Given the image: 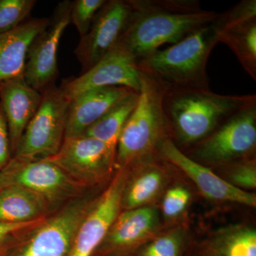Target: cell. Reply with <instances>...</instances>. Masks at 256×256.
Returning <instances> with one entry per match:
<instances>
[{"instance_id": "1", "label": "cell", "mask_w": 256, "mask_h": 256, "mask_svg": "<svg viewBox=\"0 0 256 256\" xmlns=\"http://www.w3.org/2000/svg\"><path fill=\"white\" fill-rule=\"evenodd\" d=\"M132 12L117 46L139 60L166 44H176L220 13L198 0H130Z\"/></svg>"}, {"instance_id": "2", "label": "cell", "mask_w": 256, "mask_h": 256, "mask_svg": "<svg viewBox=\"0 0 256 256\" xmlns=\"http://www.w3.org/2000/svg\"><path fill=\"white\" fill-rule=\"evenodd\" d=\"M226 12L164 50H158L137 62L140 72L164 92L210 88L206 64L220 43L226 23Z\"/></svg>"}, {"instance_id": "3", "label": "cell", "mask_w": 256, "mask_h": 256, "mask_svg": "<svg viewBox=\"0 0 256 256\" xmlns=\"http://www.w3.org/2000/svg\"><path fill=\"white\" fill-rule=\"evenodd\" d=\"M256 95H220L210 88L164 92L163 107L171 140L178 148L196 144L212 134Z\"/></svg>"}, {"instance_id": "4", "label": "cell", "mask_w": 256, "mask_h": 256, "mask_svg": "<svg viewBox=\"0 0 256 256\" xmlns=\"http://www.w3.org/2000/svg\"><path fill=\"white\" fill-rule=\"evenodd\" d=\"M164 94L142 74L137 106L124 124L116 148V162L122 168L156 152L160 143L171 139L163 107Z\"/></svg>"}, {"instance_id": "5", "label": "cell", "mask_w": 256, "mask_h": 256, "mask_svg": "<svg viewBox=\"0 0 256 256\" xmlns=\"http://www.w3.org/2000/svg\"><path fill=\"white\" fill-rule=\"evenodd\" d=\"M69 100L54 84L42 92L40 107L15 150L18 160H44L60 151L65 139Z\"/></svg>"}, {"instance_id": "6", "label": "cell", "mask_w": 256, "mask_h": 256, "mask_svg": "<svg viewBox=\"0 0 256 256\" xmlns=\"http://www.w3.org/2000/svg\"><path fill=\"white\" fill-rule=\"evenodd\" d=\"M88 208L82 202L44 220L18 238L0 245V256H68L79 224Z\"/></svg>"}, {"instance_id": "7", "label": "cell", "mask_w": 256, "mask_h": 256, "mask_svg": "<svg viewBox=\"0 0 256 256\" xmlns=\"http://www.w3.org/2000/svg\"><path fill=\"white\" fill-rule=\"evenodd\" d=\"M256 144V99L196 144L192 150L191 158L214 164L228 162L248 156Z\"/></svg>"}, {"instance_id": "8", "label": "cell", "mask_w": 256, "mask_h": 256, "mask_svg": "<svg viewBox=\"0 0 256 256\" xmlns=\"http://www.w3.org/2000/svg\"><path fill=\"white\" fill-rule=\"evenodd\" d=\"M72 1L58 3L46 28L28 48L24 78L38 92L54 84L58 76L57 53L60 38L70 22Z\"/></svg>"}, {"instance_id": "9", "label": "cell", "mask_w": 256, "mask_h": 256, "mask_svg": "<svg viewBox=\"0 0 256 256\" xmlns=\"http://www.w3.org/2000/svg\"><path fill=\"white\" fill-rule=\"evenodd\" d=\"M142 82L137 60L116 45L92 68L76 78L64 80L60 88L70 101L82 92L104 87L124 86L139 92Z\"/></svg>"}, {"instance_id": "10", "label": "cell", "mask_w": 256, "mask_h": 256, "mask_svg": "<svg viewBox=\"0 0 256 256\" xmlns=\"http://www.w3.org/2000/svg\"><path fill=\"white\" fill-rule=\"evenodd\" d=\"M131 12L132 5L130 0L106 2L74 52L82 64V73L92 68L116 46Z\"/></svg>"}, {"instance_id": "11", "label": "cell", "mask_w": 256, "mask_h": 256, "mask_svg": "<svg viewBox=\"0 0 256 256\" xmlns=\"http://www.w3.org/2000/svg\"><path fill=\"white\" fill-rule=\"evenodd\" d=\"M126 188V172L122 170L79 224L68 256H92L119 215Z\"/></svg>"}, {"instance_id": "12", "label": "cell", "mask_w": 256, "mask_h": 256, "mask_svg": "<svg viewBox=\"0 0 256 256\" xmlns=\"http://www.w3.org/2000/svg\"><path fill=\"white\" fill-rule=\"evenodd\" d=\"M60 166L74 180L89 181L110 170L116 148L87 136L64 139L60 151L45 159Z\"/></svg>"}, {"instance_id": "13", "label": "cell", "mask_w": 256, "mask_h": 256, "mask_svg": "<svg viewBox=\"0 0 256 256\" xmlns=\"http://www.w3.org/2000/svg\"><path fill=\"white\" fill-rule=\"evenodd\" d=\"M156 152L168 162L174 164L188 175L207 198L218 201L232 202L255 207V194L240 190L217 176L210 168L186 156L175 146L171 139L160 143Z\"/></svg>"}, {"instance_id": "14", "label": "cell", "mask_w": 256, "mask_h": 256, "mask_svg": "<svg viewBox=\"0 0 256 256\" xmlns=\"http://www.w3.org/2000/svg\"><path fill=\"white\" fill-rule=\"evenodd\" d=\"M158 212L152 207H139L118 216L104 242L92 256H124L139 246L156 230Z\"/></svg>"}, {"instance_id": "15", "label": "cell", "mask_w": 256, "mask_h": 256, "mask_svg": "<svg viewBox=\"0 0 256 256\" xmlns=\"http://www.w3.org/2000/svg\"><path fill=\"white\" fill-rule=\"evenodd\" d=\"M41 101L42 92L30 86L24 76L0 82V106L8 124L12 151L16 150Z\"/></svg>"}, {"instance_id": "16", "label": "cell", "mask_w": 256, "mask_h": 256, "mask_svg": "<svg viewBox=\"0 0 256 256\" xmlns=\"http://www.w3.org/2000/svg\"><path fill=\"white\" fill-rule=\"evenodd\" d=\"M132 90L124 86H109L76 96L69 101L65 139L82 136L88 128Z\"/></svg>"}, {"instance_id": "17", "label": "cell", "mask_w": 256, "mask_h": 256, "mask_svg": "<svg viewBox=\"0 0 256 256\" xmlns=\"http://www.w3.org/2000/svg\"><path fill=\"white\" fill-rule=\"evenodd\" d=\"M48 22L50 18H32L0 34V82L24 76L28 48Z\"/></svg>"}, {"instance_id": "18", "label": "cell", "mask_w": 256, "mask_h": 256, "mask_svg": "<svg viewBox=\"0 0 256 256\" xmlns=\"http://www.w3.org/2000/svg\"><path fill=\"white\" fill-rule=\"evenodd\" d=\"M14 160L16 169L13 184L28 188L46 200L65 194L75 188L73 178L48 160Z\"/></svg>"}, {"instance_id": "19", "label": "cell", "mask_w": 256, "mask_h": 256, "mask_svg": "<svg viewBox=\"0 0 256 256\" xmlns=\"http://www.w3.org/2000/svg\"><path fill=\"white\" fill-rule=\"evenodd\" d=\"M46 206L44 197L12 184L0 191V222L26 223L38 220Z\"/></svg>"}, {"instance_id": "20", "label": "cell", "mask_w": 256, "mask_h": 256, "mask_svg": "<svg viewBox=\"0 0 256 256\" xmlns=\"http://www.w3.org/2000/svg\"><path fill=\"white\" fill-rule=\"evenodd\" d=\"M220 42L230 48L246 73L256 80V18L237 20L226 11Z\"/></svg>"}, {"instance_id": "21", "label": "cell", "mask_w": 256, "mask_h": 256, "mask_svg": "<svg viewBox=\"0 0 256 256\" xmlns=\"http://www.w3.org/2000/svg\"><path fill=\"white\" fill-rule=\"evenodd\" d=\"M138 99L139 92L132 90L88 128L82 136L95 138L112 148H117L121 132L136 108Z\"/></svg>"}, {"instance_id": "22", "label": "cell", "mask_w": 256, "mask_h": 256, "mask_svg": "<svg viewBox=\"0 0 256 256\" xmlns=\"http://www.w3.org/2000/svg\"><path fill=\"white\" fill-rule=\"evenodd\" d=\"M204 256H256V232L249 227H236L218 236Z\"/></svg>"}, {"instance_id": "23", "label": "cell", "mask_w": 256, "mask_h": 256, "mask_svg": "<svg viewBox=\"0 0 256 256\" xmlns=\"http://www.w3.org/2000/svg\"><path fill=\"white\" fill-rule=\"evenodd\" d=\"M163 178L160 170L152 169L140 175L124 190L122 203L127 210L142 207L154 198L162 184Z\"/></svg>"}, {"instance_id": "24", "label": "cell", "mask_w": 256, "mask_h": 256, "mask_svg": "<svg viewBox=\"0 0 256 256\" xmlns=\"http://www.w3.org/2000/svg\"><path fill=\"white\" fill-rule=\"evenodd\" d=\"M36 4L35 0H0V34L18 28Z\"/></svg>"}, {"instance_id": "25", "label": "cell", "mask_w": 256, "mask_h": 256, "mask_svg": "<svg viewBox=\"0 0 256 256\" xmlns=\"http://www.w3.org/2000/svg\"><path fill=\"white\" fill-rule=\"evenodd\" d=\"M106 0H76L72 2L70 20L76 28L80 38L85 36L92 22Z\"/></svg>"}, {"instance_id": "26", "label": "cell", "mask_w": 256, "mask_h": 256, "mask_svg": "<svg viewBox=\"0 0 256 256\" xmlns=\"http://www.w3.org/2000/svg\"><path fill=\"white\" fill-rule=\"evenodd\" d=\"M184 242L180 234L160 236L140 248L134 256H182Z\"/></svg>"}, {"instance_id": "27", "label": "cell", "mask_w": 256, "mask_h": 256, "mask_svg": "<svg viewBox=\"0 0 256 256\" xmlns=\"http://www.w3.org/2000/svg\"><path fill=\"white\" fill-rule=\"evenodd\" d=\"M191 194L186 188L175 186L165 194L162 202L163 213L168 218L178 216L186 210Z\"/></svg>"}, {"instance_id": "28", "label": "cell", "mask_w": 256, "mask_h": 256, "mask_svg": "<svg viewBox=\"0 0 256 256\" xmlns=\"http://www.w3.org/2000/svg\"><path fill=\"white\" fill-rule=\"evenodd\" d=\"M232 184L240 190L256 188V170L252 163L246 162L237 166L230 174Z\"/></svg>"}, {"instance_id": "29", "label": "cell", "mask_w": 256, "mask_h": 256, "mask_svg": "<svg viewBox=\"0 0 256 256\" xmlns=\"http://www.w3.org/2000/svg\"><path fill=\"white\" fill-rule=\"evenodd\" d=\"M11 151L9 130L4 112L0 106V172L9 164Z\"/></svg>"}, {"instance_id": "30", "label": "cell", "mask_w": 256, "mask_h": 256, "mask_svg": "<svg viewBox=\"0 0 256 256\" xmlns=\"http://www.w3.org/2000/svg\"><path fill=\"white\" fill-rule=\"evenodd\" d=\"M44 220L42 217L38 220L26 222V223L11 224L0 222V245L10 236L16 234V232L36 226L38 224L42 223Z\"/></svg>"}, {"instance_id": "31", "label": "cell", "mask_w": 256, "mask_h": 256, "mask_svg": "<svg viewBox=\"0 0 256 256\" xmlns=\"http://www.w3.org/2000/svg\"><path fill=\"white\" fill-rule=\"evenodd\" d=\"M16 165L14 160H11L6 168L0 172V191L13 184Z\"/></svg>"}, {"instance_id": "32", "label": "cell", "mask_w": 256, "mask_h": 256, "mask_svg": "<svg viewBox=\"0 0 256 256\" xmlns=\"http://www.w3.org/2000/svg\"></svg>"}]
</instances>
